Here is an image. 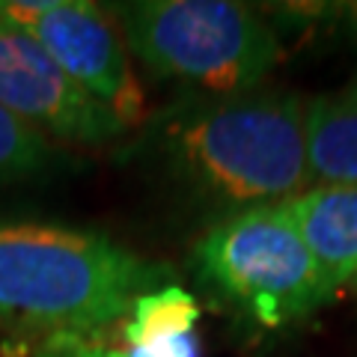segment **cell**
<instances>
[{"instance_id":"cell-2","label":"cell","mask_w":357,"mask_h":357,"mask_svg":"<svg viewBox=\"0 0 357 357\" xmlns=\"http://www.w3.org/2000/svg\"><path fill=\"white\" fill-rule=\"evenodd\" d=\"M170 268L102 232L0 220V325L48 333H102Z\"/></svg>"},{"instance_id":"cell-1","label":"cell","mask_w":357,"mask_h":357,"mask_svg":"<svg viewBox=\"0 0 357 357\" xmlns=\"http://www.w3.org/2000/svg\"><path fill=\"white\" fill-rule=\"evenodd\" d=\"M146 146L197 194L232 211L280 206L312 188L298 96H229L164 110Z\"/></svg>"},{"instance_id":"cell-6","label":"cell","mask_w":357,"mask_h":357,"mask_svg":"<svg viewBox=\"0 0 357 357\" xmlns=\"http://www.w3.org/2000/svg\"><path fill=\"white\" fill-rule=\"evenodd\" d=\"M0 107L39 134L81 146H98L126 126L89 98L42 45L0 15Z\"/></svg>"},{"instance_id":"cell-13","label":"cell","mask_w":357,"mask_h":357,"mask_svg":"<svg viewBox=\"0 0 357 357\" xmlns=\"http://www.w3.org/2000/svg\"><path fill=\"white\" fill-rule=\"evenodd\" d=\"M345 98H349V102H357V77H354V81H351V86L349 89H345V93H342Z\"/></svg>"},{"instance_id":"cell-7","label":"cell","mask_w":357,"mask_h":357,"mask_svg":"<svg viewBox=\"0 0 357 357\" xmlns=\"http://www.w3.org/2000/svg\"><path fill=\"white\" fill-rule=\"evenodd\" d=\"M331 286L357 283V188L312 185L283 203Z\"/></svg>"},{"instance_id":"cell-4","label":"cell","mask_w":357,"mask_h":357,"mask_svg":"<svg viewBox=\"0 0 357 357\" xmlns=\"http://www.w3.org/2000/svg\"><path fill=\"white\" fill-rule=\"evenodd\" d=\"M194 265L208 289L262 328L301 321L337 295L283 203L229 211L194 244Z\"/></svg>"},{"instance_id":"cell-9","label":"cell","mask_w":357,"mask_h":357,"mask_svg":"<svg viewBox=\"0 0 357 357\" xmlns=\"http://www.w3.org/2000/svg\"><path fill=\"white\" fill-rule=\"evenodd\" d=\"M199 321V304L182 286H158L140 295L122 319V342L128 349L146 345L155 340L188 337Z\"/></svg>"},{"instance_id":"cell-12","label":"cell","mask_w":357,"mask_h":357,"mask_svg":"<svg viewBox=\"0 0 357 357\" xmlns=\"http://www.w3.org/2000/svg\"><path fill=\"white\" fill-rule=\"evenodd\" d=\"M131 354L134 357H199V345L194 333H188V337H170V340L137 345V349H131Z\"/></svg>"},{"instance_id":"cell-3","label":"cell","mask_w":357,"mask_h":357,"mask_svg":"<svg viewBox=\"0 0 357 357\" xmlns=\"http://www.w3.org/2000/svg\"><path fill=\"white\" fill-rule=\"evenodd\" d=\"M114 18L149 72L215 98L248 96L283 57L277 33L227 0H134L114 6Z\"/></svg>"},{"instance_id":"cell-10","label":"cell","mask_w":357,"mask_h":357,"mask_svg":"<svg viewBox=\"0 0 357 357\" xmlns=\"http://www.w3.org/2000/svg\"><path fill=\"white\" fill-rule=\"evenodd\" d=\"M51 143L24 119L0 107V182L42 173L51 164Z\"/></svg>"},{"instance_id":"cell-11","label":"cell","mask_w":357,"mask_h":357,"mask_svg":"<svg viewBox=\"0 0 357 357\" xmlns=\"http://www.w3.org/2000/svg\"><path fill=\"white\" fill-rule=\"evenodd\" d=\"M30 357H134L126 342H114L107 333H48L33 342Z\"/></svg>"},{"instance_id":"cell-14","label":"cell","mask_w":357,"mask_h":357,"mask_svg":"<svg viewBox=\"0 0 357 357\" xmlns=\"http://www.w3.org/2000/svg\"><path fill=\"white\" fill-rule=\"evenodd\" d=\"M342 9H345V15H349L354 24H357V3H349V6H342Z\"/></svg>"},{"instance_id":"cell-8","label":"cell","mask_w":357,"mask_h":357,"mask_svg":"<svg viewBox=\"0 0 357 357\" xmlns=\"http://www.w3.org/2000/svg\"><path fill=\"white\" fill-rule=\"evenodd\" d=\"M304 140L312 182L357 188V102L345 96L304 102Z\"/></svg>"},{"instance_id":"cell-5","label":"cell","mask_w":357,"mask_h":357,"mask_svg":"<svg viewBox=\"0 0 357 357\" xmlns=\"http://www.w3.org/2000/svg\"><path fill=\"white\" fill-rule=\"evenodd\" d=\"M0 15L30 33L48 57L110 110L122 126H140L146 96L134 75L119 21L86 0H0Z\"/></svg>"}]
</instances>
